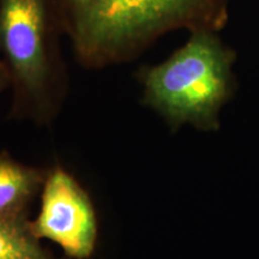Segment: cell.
Instances as JSON below:
<instances>
[{"label":"cell","instance_id":"277c9868","mask_svg":"<svg viewBox=\"0 0 259 259\" xmlns=\"http://www.w3.org/2000/svg\"><path fill=\"white\" fill-rule=\"evenodd\" d=\"M38 239L59 245L67 257L87 259L97 240V220L87 191L60 167L48 170L37 218L30 222Z\"/></svg>","mask_w":259,"mask_h":259},{"label":"cell","instance_id":"7a4b0ae2","mask_svg":"<svg viewBox=\"0 0 259 259\" xmlns=\"http://www.w3.org/2000/svg\"><path fill=\"white\" fill-rule=\"evenodd\" d=\"M58 0H0V54L11 74L12 112L47 121L66 90Z\"/></svg>","mask_w":259,"mask_h":259},{"label":"cell","instance_id":"6da1fadb","mask_svg":"<svg viewBox=\"0 0 259 259\" xmlns=\"http://www.w3.org/2000/svg\"><path fill=\"white\" fill-rule=\"evenodd\" d=\"M64 34L80 65L100 69L132 60L177 29L218 31L227 0H58Z\"/></svg>","mask_w":259,"mask_h":259},{"label":"cell","instance_id":"52a82bcc","mask_svg":"<svg viewBox=\"0 0 259 259\" xmlns=\"http://www.w3.org/2000/svg\"><path fill=\"white\" fill-rule=\"evenodd\" d=\"M9 87H11V74L4 60L0 59V92L8 89Z\"/></svg>","mask_w":259,"mask_h":259},{"label":"cell","instance_id":"5b68a950","mask_svg":"<svg viewBox=\"0 0 259 259\" xmlns=\"http://www.w3.org/2000/svg\"><path fill=\"white\" fill-rule=\"evenodd\" d=\"M47 173L19 163L8 153L0 154V219L27 218L29 206L44 187Z\"/></svg>","mask_w":259,"mask_h":259},{"label":"cell","instance_id":"3957f363","mask_svg":"<svg viewBox=\"0 0 259 259\" xmlns=\"http://www.w3.org/2000/svg\"><path fill=\"white\" fill-rule=\"evenodd\" d=\"M235 54L216 31L198 30L163 63L139 70L145 105L160 113L173 128L192 124L218 130L219 113L234 90Z\"/></svg>","mask_w":259,"mask_h":259},{"label":"cell","instance_id":"8992f818","mask_svg":"<svg viewBox=\"0 0 259 259\" xmlns=\"http://www.w3.org/2000/svg\"><path fill=\"white\" fill-rule=\"evenodd\" d=\"M38 240L27 218L0 219V259H56Z\"/></svg>","mask_w":259,"mask_h":259}]
</instances>
